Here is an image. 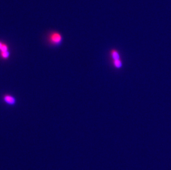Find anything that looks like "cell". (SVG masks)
<instances>
[{
  "mask_svg": "<svg viewBox=\"0 0 171 170\" xmlns=\"http://www.w3.org/2000/svg\"><path fill=\"white\" fill-rule=\"evenodd\" d=\"M110 57L111 59L114 68L119 70L123 67V62L119 51L116 49H112L110 51Z\"/></svg>",
  "mask_w": 171,
  "mask_h": 170,
  "instance_id": "6da1fadb",
  "label": "cell"
},
{
  "mask_svg": "<svg viewBox=\"0 0 171 170\" xmlns=\"http://www.w3.org/2000/svg\"><path fill=\"white\" fill-rule=\"evenodd\" d=\"M49 40L53 44H58L61 42L62 37L61 34L58 32H52L49 35Z\"/></svg>",
  "mask_w": 171,
  "mask_h": 170,
  "instance_id": "7a4b0ae2",
  "label": "cell"
},
{
  "mask_svg": "<svg viewBox=\"0 0 171 170\" xmlns=\"http://www.w3.org/2000/svg\"><path fill=\"white\" fill-rule=\"evenodd\" d=\"M4 100L8 104H14L15 102V98L13 97L9 96V95L5 96V98H4Z\"/></svg>",
  "mask_w": 171,
  "mask_h": 170,
  "instance_id": "3957f363",
  "label": "cell"
},
{
  "mask_svg": "<svg viewBox=\"0 0 171 170\" xmlns=\"http://www.w3.org/2000/svg\"><path fill=\"white\" fill-rule=\"evenodd\" d=\"M2 52H5V51H7L8 50V46L6 44H3V45L2 46L1 49H0Z\"/></svg>",
  "mask_w": 171,
  "mask_h": 170,
  "instance_id": "277c9868",
  "label": "cell"
},
{
  "mask_svg": "<svg viewBox=\"0 0 171 170\" xmlns=\"http://www.w3.org/2000/svg\"><path fill=\"white\" fill-rule=\"evenodd\" d=\"M8 55H9V53L7 51L1 53V56L3 58H7V57H8Z\"/></svg>",
  "mask_w": 171,
  "mask_h": 170,
  "instance_id": "5b68a950",
  "label": "cell"
},
{
  "mask_svg": "<svg viewBox=\"0 0 171 170\" xmlns=\"http://www.w3.org/2000/svg\"><path fill=\"white\" fill-rule=\"evenodd\" d=\"M3 45V44L2 43H1V42H0V49H1V48H2V46Z\"/></svg>",
  "mask_w": 171,
  "mask_h": 170,
  "instance_id": "8992f818",
  "label": "cell"
}]
</instances>
